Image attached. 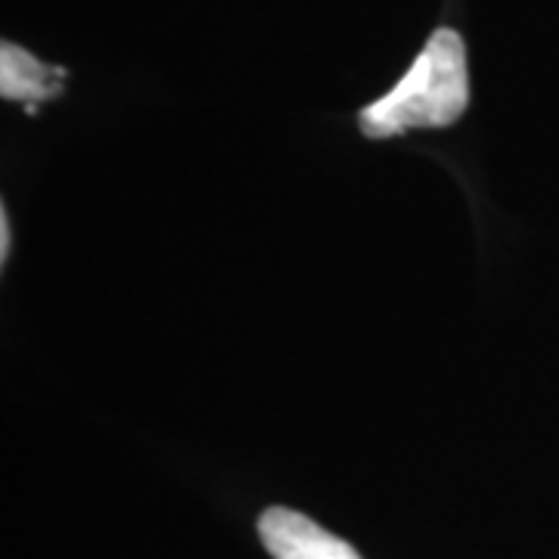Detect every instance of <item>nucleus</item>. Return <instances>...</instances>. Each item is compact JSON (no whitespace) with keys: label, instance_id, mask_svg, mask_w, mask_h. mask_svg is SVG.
<instances>
[{"label":"nucleus","instance_id":"f03ea898","mask_svg":"<svg viewBox=\"0 0 559 559\" xmlns=\"http://www.w3.org/2000/svg\"><path fill=\"white\" fill-rule=\"evenodd\" d=\"M259 535L274 559H360L352 544L286 507H271L261 513Z\"/></svg>","mask_w":559,"mask_h":559},{"label":"nucleus","instance_id":"f257e3e1","mask_svg":"<svg viewBox=\"0 0 559 559\" xmlns=\"http://www.w3.org/2000/svg\"><path fill=\"white\" fill-rule=\"evenodd\" d=\"M469 106L466 47L454 28L432 32L404 79L364 106L358 116L367 138H399L417 128H448Z\"/></svg>","mask_w":559,"mask_h":559},{"label":"nucleus","instance_id":"20e7f679","mask_svg":"<svg viewBox=\"0 0 559 559\" xmlns=\"http://www.w3.org/2000/svg\"><path fill=\"white\" fill-rule=\"evenodd\" d=\"M0 252L7 261V255H10V218H7V212L0 215Z\"/></svg>","mask_w":559,"mask_h":559},{"label":"nucleus","instance_id":"7ed1b4c3","mask_svg":"<svg viewBox=\"0 0 559 559\" xmlns=\"http://www.w3.org/2000/svg\"><path fill=\"white\" fill-rule=\"evenodd\" d=\"M66 72L57 66H47L20 44L3 40L0 47V94L7 100H20L35 112V106L44 100H53L62 91Z\"/></svg>","mask_w":559,"mask_h":559}]
</instances>
